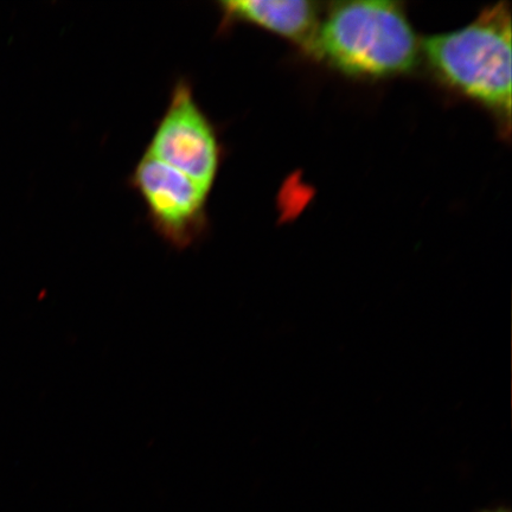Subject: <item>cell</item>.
Here are the masks:
<instances>
[{"label":"cell","instance_id":"1","mask_svg":"<svg viewBox=\"0 0 512 512\" xmlns=\"http://www.w3.org/2000/svg\"><path fill=\"white\" fill-rule=\"evenodd\" d=\"M306 51L345 75L381 79L411 72L421 43L400 3L370 0L332 5Z\"/></svg>","mask_w":512,"mask_h":512},{"label":"cell","instance_id":"2","mask_svg":"<svg viewBox=\"0 0 512 512\" xmlns=\"http://www.w3.org/2000/svg\"><path fill=\"white\" fill-rule=\"evenodd\" d=\"M421 54L438 78L490 108L503 123L511 118V14L499 3L467 27L421 42Z\"/></svg>","mask_w":512,"mask_h":512},{"label":"cell","instance_id":"3","mask_svg":"<svg viewBox=\"0 0 512 512\" xmlns=\"http://www.w3.org/2000/svg\"><path fill=\"white\" fill-rule=\"evenodd\" d=\"M146 153L181 171L209 194L213 189L221 168L222 146L188 80H178L172 88L169 106Z\"/></svg>","mask_w":512,"mask_h":512},{"label":"cell","instance_id":"4","mask_svg":"<svg viewBox=\"0 0 512 512\" xmlns=\"http://www.w3.org/2000/svg\"><path fill=\"white\" fill-rule=\"evenodd\" d=\"M131 183L144 201L152 227L171 247L183 251L206 234L210 194L187 175L145 153Z\"/></svg>","mask_w":512,"mask_h":512},{"label":"cell","instance_id":"5","mask_svg":"<svg viewBox=\"0 0 512 512\" xmlns=\"http://www.w3.org/2000/svg\"><path fill=\"white\" fill-rule=\"evenodd\" d=\"M221 30L236 24L254 25L273 34L296 42L309 49L319 27V4L306 0L290 2H268V0H243V2H220Z\"/></svg>","mask_w":512,"mask_h":512},{"label":"cell","instance_id":"6","mask_svg":"<svg viewBox=\"0 0 512 512\" xmlns=\"http://www.w3.org/2000/svg\"><path fill=\"white\" fill-rule=\"evenodd\" d=\"M484 512H510V510L507 509V508L501 507V508H497V509L489 510V511H484Z\"/></svg>","mask_w":512,"mask_h":512}]
</instances>
